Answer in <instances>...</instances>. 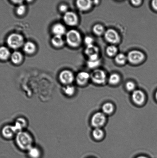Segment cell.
I'll list each match as a JSON object with an SVG mask.
<instances>
[{
  "label": "cell",
  "mask_w": 157,
  "mask_h": 158,
  "mask_svg": "<svg viewBox=\"0 0 157 158\" xmlns=\"http://www.w3.org/2000/svg\"><path fill=\"white\" fill-rule=\"evenodd\" d=\"M15 142L18 148L23 151H28L33 147V138L27 131H22L17 133Z\"/></svg>",
  "instance_id": "cell-1"
},
{
  "label": "cell",
  "mask_w": 157,
  "mask_h": 158,
  "mask_svg": "<svg viewBox=\"0 0 157 158\" xmlns=\"http://www.w3.org/2000/svg\"><path fill=\"white\" fill-rule=\"evenodd\" d=\"M66 40L69 45L76 47L79 46L81 41V37L79 32L75 30L69 31L66 35Z\"/></svg>",
  "instance_id": "cell-2"
},
{
  "label": "cell",
  "mask_w": 157,
  "mask_h": 158,
  "mask_svg": "<svg viewBox=\"0 0 157 158\" xmlns=\"http://www.w3.org/2000/svg\"><path fill=\"white\" fill-rule=\"evenodd\" d=\"M24 38L19 34L14 33L10 35L7 39V43L9 47L16 49L22 46L24 44Z\"/></svg>",
  "instance_id": "cell-3"
},
{
  "label": "cell",
  "mask_w": 157,
  "mask_h": 158,
  "mask_svg": "<svg viewBox=\"0 0 157 158\" xmlns=\"http://www.w3.org/2000/svg\"><path fill=\"white\" fill-rule=\"evenodd\" d=\"M105 114L103 113H96L93 116L91 123L93 126L96 128L100 127L104 125L106 122Z\"/></svg>",
  "instance_id": "cell-4"
},
{
  "label": "cell",
  "mask_w": 157,
  "mask_h": 158,
  "mask_svg": "<svg viewBox=\"0 0 157 158\" xmlns=\"http://www.w3.org/2000/svg\"><path fill=\"white\" fill-rule=\"evenodd\" d=\"M127 58L130 63L137 64L143 60L144 55L139 51L133 50L129 52Z\"/></svg>",
  "instance_id": "cell-5"
},
{
  "label": "cell",
  "mask_w": 157,
  "mask_h": 158,
  "mask_svg": "<svg viewBox=\"0 0 157 158\" xmlns=\"http://www.w3.org/2000/svg\"><path fill=\"white\" fill-rule=\"evenodd\" d=\"M90 77L95 83L98 84L104 83L106 80L105 73L100 69H96L94 71L91 75Z\"/></svg>",
  "instance_id": "cell-6"
},
{
  "label": "cell",
  "mask_w": 157,
  "mask_h": 158,
  "mask_svg": "<svg viewBox=\"0 0 157 158\" xmlns=\"http://www.w3.org/2000/svg\"><path fill=\"white\" fill-rule=\"evenodd\" d=\"M59 79L61 83L68 85L73 81L74 75L70 71L64 70L60 73Z\"/></svg>",
  "instance_id": "cell-7"
},
{
  "label": "cell",
  "mask_w": 157,
  "mask_h": 158,
  "mask_svg": "<svg viewBox=\"0 0 157 158\" xmlns=\"http://www.w3.org/2000/svg\"><path fill=\"white\" fill-rule=\"evenodd\" d=\"M106 40L109 43L115 44L119 42L120 36L116 31L113 29H109L104 34Z\"/></svg>",
  "instance_id": "cell-8"
},
{
  "label": "cell",
  "mask_w": 157,
  "mask_h": 158,
  "mask_svg": "<svg viewBox=\"0 0 157 158\" xmlns=\"http://www.w3.org/2000/svg\"><path fill=\"white\" fill-rule=\"evenodd\" d=\"M64 19L66 24L69 26H75L77 24V16L73 12H66L64 15Z\"/></svg>",
  "instance_id": "cell-9"
},
{
  "label": "cell",
  "mask_w": 157,
  "mask_h": 158,
  "mask_svg": "<svg viewBox=\"0 0 157 158\" xmlns=\"http://www.w3.org/2000/svg\"><path fill=\"white\" fill-rule=\"evenodd\" d=\"M3 137L7 139H10L17 134V132L14 125H6L3 127L2 131Z\"/></svg>",
  "instance_id": "cell-10"
},
{
  "label": "cell",
  "mask_w": 157,
  "mask_h": 158,
  "mask_svg": "<svg viewBox=\"0 0 157 158\" xmlns=\"http://www.w3.org/2000/svg\"><path fill=\"white\" fill-rule=\"evenodd\" d=\"M132 100L135 103L141 105L145 101V96L144 93L140 90H136L133 91L132 95Z\"/></svg>",
  "instance_id": "cell-11"
},
{
  "label": "cell",
  "mask_w": 157,
  "mask_h": 158,
  "mask_svg": "<svg viewBox=\"0 0 157 158\" xmlns=\"http://www.w3.org/2000/svg\"><path fill=\"white\" fill-rule=\"evenodd\" d=\"M27 125V120L24 118H18L17 119L14 125L17 133L23 131V130L26 127Z\"/></svg>",
  "instance_id": "cell-12"
},
{
  "label": "cell",
  "mask_w": 157,
  "mask_h": 158,
  "mask_svg": "<svg viewBox=\"0 0 157 158\" xmlns=\"http://www.w3.org/2000/svg\"><path fill=\"white\" fill-rule=\"evenodd\" d=\"M90 75L85 72H81L78 74L77 77V81L78 84L83 85L85 84L88 81Z\"/></svg>",
  "instance_id": "cell-13"
},
{
  "label": "cell",
  "mask_w": 157,
  "mask_h": 158,
  "mask_svg": "<svg viewBox=\"0 0 157 158\" xmlns=\"http://www.w3.org/2000/svg\"><path fill=\"white\" fill-rule=\"evenodd\" d=\"M92 1L89 0H79L77 1V5L78 9L81 10L85 11L88 10L91 7Z\"/></svg>",
  "instance_id": "cell-14"
},
{
  "label": "cell",
  "mask_w": 157,
  "mask_h": 158,
  "mask_svg": "<svg viewBox=\"0 0 157 158\" xmlns=\"http://www.w3.org/2000/svg\"><path fill=\"white\" fill-rule=\"evenodd\" d=\"M52 32L55 35H61L65 34L66 29L65 27L62 24L58 23L54 25L52 29Z\"/></svg>",
  "instance_id": "cell-15"
},
{
  "label": "cell",
  "mask_w": 157,
  "mask_h": 158,
  "mask_svg": "<svg viewBox=\"0 0 157 158\" xmlns=\"http://www.w3.org/2000/svg\"><path fill=\"white\" fill-rule=\"evenodd\" d=\"M28 155L30 158H40L41 155V151L37 147H32L28 151Z\"/></svg>",
  "instance_id": "cell-16"
},
{
  "label": "cell",
  "mask_w": 157,
  "mask_h": 158,
  "mask_svg": "<svg viewBox=\"0 0 157 158\" xmlns=\"http://www.w3.org/2000/svg\"><path fill=\"white\" fill-rule=\"evenodd\" d=\"M36 50V46L34 43L31 42H27L24 45V50L28 54L33 53Z\"/></svg>",
  "instance_id": "cell-17"
},
{
  "label": "cell",
  "mask_w": 157,
  "mask_h": 158,
  "mask_svg": "<svg viewBox=\"0 0 157 158\" xmlns=\"http://www.w3.org/2000/svg\"><path fill=\"white\" fill-rule=\"evenodd\" d=\"M98 51L99 49L98 48L92 44L91 45L87 46L85 50V52L86 55L89 57L91 56L98 54Z\"/></svg>",
  "instance_id": "cell-18"
},
{
  "label": "cell",
  "mask_w": 157,
  "mask_h": 158,
  "mask_svg": "<svg viewBox=\"0 0 157 158\" xmlns=\"http://www.w3.org/2000/svg\"><path fill=\"white\" fill-rule=\"evenodd\" d=\"M52 44L56 47H60L64 44V41L62 37L60 35H55L52 40Z\"/></svg>",
  "instance_id": "cell-19"
},
{
  "label": "cell",
  "mask_w": 157,
  "mask_h": 158,
  "mask_svg": "<svg viewBox=\"0 0 157 158\" xmlns=\"http://www.w3.org/2000/svg\"><path fill=\"white\" fill-rule=\"evenodd\" d=\"M11 58L14 63L15 64H19L22 61V55L19 52H15L12 53Z\"/></svg>",
  "instance_id": "cell-20"
},
{
  "label": "cell",
  "mask_w": 157,
  "mask_h": 158,
  "mask_svg": "<svg viewBox=\"0 0 157 158\" xmlns=\"http://www.w3.org/2000/svg\"><path fill=\"white\" fill-rule=\"evenodd\" d=\"M10 56V51L7 48L4 46L0 47V59L6 60L9 58Z\"/></svg>",
  "instance_id": "cell-21"
},
{
  "label": "cell",
  "mask_w": 157,
  "mask_h": 158,
  "mask_svg": "<svg viewBox=\"0 0 157 158\" xmlns=\"http://www.w3.org/2000/svg\"><path fill=\"white\" fill-rule=\"evenodd\" d=\"M114 106L112 103H107L104 104L102 106V111L104 114H111L114 110Z\"/></svg>",
  "instance_id": "cell-22"
},
{
  "label": "cell",
  "mask_w": 157,
  "mask_h": 158,
  "mask_svg": "<svg viewBox=\"0 0 157 158\" xmlns=\"http://www.w3.org/2000/svg\"><path fill=\"white\" fill-rule=\"evenodd\" d=\"M65 94L68 97H71L75 94V89L74 87L68 85L63 89Z\"/></svg>",
  "instance_id": "cell-23"
},
{
  "label": "cell",
  "mask_w": 157,
  "mask_h": 158,
  "mask_svg": "<svg viewBox=\"0 0 157 158\" xmlns=\"http://www.w3.org/2000/svg\"><path fill=\"white\" fill-rule=\"evenodd\" d=\"M93 137L97 140H99L102 139L104 135V131L100 128H95L92 133Z\"/></svg>",
  "instance_id": "cell-24"
},
{
  "label": "cell",
  "mask_w": 157,
  "mask_h": 158,
  "mask_svg": "<svg viewBox=\"0 0 157 158\" xmlns=\"http://www.w3.org/2000/svg\"><path fill=\"white\" fill-rule=\"evenodd\" d=\"M127 57L124 54H118L115 57V60L118 64H124L126 63Z\"/></svg>",
  "instance_id": "cell-25"
},
{
  "label": "cell",
  "mask_w": 157,
  "mask_h": 158,
  "mask_svg": "<svg viewBox=\"0 0 157 158\" xmlns=\"http://www.w3.org/2000/svg\"><path fill=\"white\" fill-rule=\"evenodd\" d=\"M120 79V78L118 74H113L109 77V82L112 85H115L119 83Z\"/></svg>",
  "instance_id": "cell-26"
},
{
  "label": "cell",
  "mask_w": 157,
  "mask_h": 158,
  "mask_svg": "<svg viewBox=\"0 0 157 158\" xmlns=\"http://www.w3.org/2000/svg\"><path fill=\"white\" fill-rule=\"evenodd\" d=\"M94 32L96 35H102L104 31V27L100 24H96L93 27Z\"/></svg>",
  "instance_id": "cell-27"
},
{
  "label": "cell",
  "mask_w": 157,
  "mask_h": 158,
  "mask_svg": "<svg viewBox=\"0 0 157 158\" xmlns=\"http://www.w3.org/2000/svg\"><path fill=\"white\" fill-rule=\"evenodd\" d=\"M118 49L115 46H109L107 49V54L109 56H112L116 55Z\"/></svg>",
  "instance_id": "cell-28"
},
{
  "label": "cell",
  "mask_w": 157,
  "mask_h": 158,
  "mask_svg": "<svg viewBox=\"0 0 157 158\" xmlns=\"http://www.w3.org/2000/svg\"><path fill=\"white\" fill-rule=\"evenodd\" d=\"M100 60H94V61H92V60H88L87 62V65L90 69H94L98 67L100 64Z\"/></svg>",
  "instance_id": "cell-29"
},
{
  "label": "cell",
  "mask_w": 157,
  "mask_h": 158,
  "mask_svg": "<svg viewBox=\"0 0 157 158\" xmlns=\"http://www.w3.org/2000/svg\"><path fill=\"white\" fill-rule=\"evenodd\" d=\"M26 10V6L21 5H20L17 9V13L18 15H24Z\"/></svg>",
  "instance_id": "cell-30"
},
{
  "label": "cell",
  "mask_w": 157,
  "mask_h": 158,
  "mask_svg": "<svg viewBox=\"0 0 157 158\" xmlns=\"http://www.w3.org/2000/svg\"><path fill=\"white\" fill-rule=\"evenodd\" d=\"M126 88L129 91H133L135 88L134 83L131 81H129L127 83L126 85Z\"/></svg>",
  "instance_id": "cell-31"
},
{
  "label": "cell",
  "mask_w": 157,
  "mask_h": 158,
  "mask_svg": "<svg viewBox=\"0 0 157 158\" xmlns=\"http://www.w3.org/2000/svg\"><path fill=\"white\" fill-rule=\"evenodd\" d=\"M84 43L87 44V46L91 45L93 44V39L90 36L85 37L84 40Z\"/></svg>",
  "instance_id": "cell-32"
},
{
  "label": "cell",
  "mask_w": 157,
  "mask_h": 158,
  "mask_svg": "<svg viewBox=\"0 0 157 158\" xmlns=\"http://www.w3.org/2000/svg\"><path fill=\"white\" fill-rule=\"evenodd\" d=\"M59 9L60 10H61V12H66V11H67V10L68 7L67 6L63 4L60 6Z\"/></svg>",
  "instance_id": "cell-33"
},
{
  "label": "cell",
  "mask_w": 157,
  "mask_h": 158,
  "mask_svg": "<svg viewBox=\"0 0 157 158\" xmlns=\"http://www.w3.org/2000/svg\"><path fill=\"white\" fill-rule=\"evenodd\" d=\"M152 6L155 10H157V0H155L152 1Z\"/></svg>",
  "instance_id": "cell-34"
},
{
  "label": "cell",
  "mask_w": 157,
  "mask_h": 158,
  "mask_svg": "<svg viewBox=\"0 0 157 158\" xmlns=\"http://www.w3.org/2000/svg\"><path fill=\"white\" fill-rule=\"evenodd\" d=\"M141 1H132L131 2L132 4L133 5H134L135 6H138V5H139L140 4L141 2Z\"/></svg>",
  "instance_id": "cell-35"
},
{
  "label": "cell",
  "mask_w": 157,
  "mask_h": 158,
  "mask_svg": "<svg viewBox=\"0 0 157 158\" xmlns=\"http://www.w3.org/2000/svg\"><path fill=\"white\" fill-rule=\"evenodd\" d=\"M136 158H147V157H144V156H139V157H138Z\"/></svg>",
  "instance_id": "cell-36"
},
{
  "label": "cell",
  "mask_w": 157,
  "mask_h": 158,
  "mask_svg": "<svg viewBox=\"0 0 157 158\" xmlns=\"http://www.w3.org/2000/svg\"><path fill=\"white\" fill-rule=\"evenodd\" d=\"M156 100H157V91L156 93Z\"/></svg>",
  "instance_id": "cell-37"
}]
</instances>
